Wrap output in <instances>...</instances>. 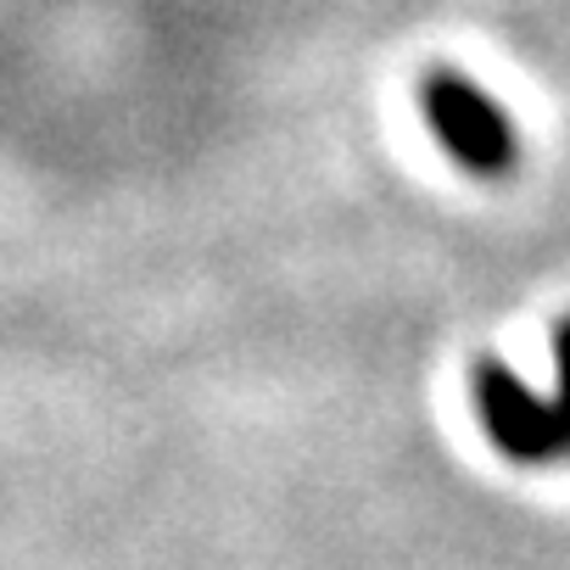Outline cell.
I'll return each mask as SVG.
<instances>
[{
	"mask_svg": "<svg viewBox=\"0 0 570 570\" xmlns=\"http://www.w3.org/2000/svg\"><path fill=\"white\" fill-rule=\"evenodd\" d=\"M553 364H559V381L548 397L520 386L514 370H503V364L475 370L481 431L514 464H564L570 459V320L553 331Z\"/></svg>",
	"mask_w": 570,
	"mask_h": 570,
	"instance_id": "obj_1",
	"label": "cell"
},
{
	"mask_svg": "<svg viewBox=\"0 0 570 570\" xmlns=\"http://www.w3.org/2000/svg\"><path fill=\"white\" fill-rule=\"evenodd\" d=\"M420 107H425V124L431 135L448 146V157L464 168V174H481V179H498L514 168V151H520V135L509 124V112L464 73H425L420 85Z\"/></svg>",
	"mask_w": 570,
	"mask_h": 570,
	"instance_id": "obj_2",
	"label": "cell"
}]
</instances>
